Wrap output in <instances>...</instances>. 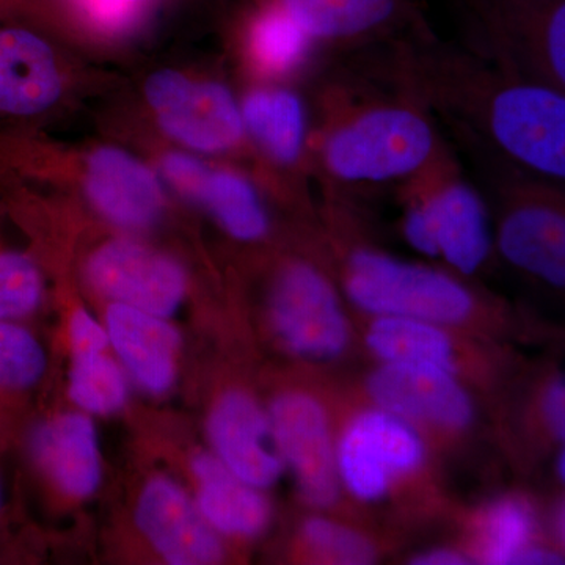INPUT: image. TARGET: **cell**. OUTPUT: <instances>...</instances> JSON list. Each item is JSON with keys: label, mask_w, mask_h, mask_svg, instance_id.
<instances>
[{"label": "cell", "mask_w": 565, "mask_h": 565, "mask_svg": "<svg viewBox=\"0 0 565 565\" xmlns=\"http://www.w3.org/2000/svg\"><path fill=\"white\" fill-rule=\"evenodd\" d=\"M377 57L463 148L565 184V93L475 47L444 43L429 28L385 44Z\"/></svg>", "instance_id": "cell-1"}, {"label": "cell", "mask_w": 565, "mask_h": 565, "mask_svg": "<svg viewBox=\"0 0 565 565\" xmlns=\"http://www.w3.org/2000/svg\"><path fill=\"white\" fill-rule=\"evenodd\" d=\"M137 526L152 548L169 564L221 563L223 545L200 512L199 505L177 482L154 478L141 490L136 509Z\"/></svg>", "instance_id": "cell-19"}, {"label": "cell", "mask_w": 565, "mask_h": 565, "mask_svg": "<svg viewBox=\"0 0 565 565\" xmlns=\"http://www.w3.org/2000/svg\"><path fill=\"white\" fill-rule=\"evenodd\" d=\"M76 2L79 3L82 10H85L87 11V14H90L92 11L98 10L99 7H103L106 0H76ZM120 2L132 7V9L139 10L141 3L148 2V0H120Z\"/></svg>", "instance_id": "cell-35"}, {"label": "cell", "mask_w": 565, "mask_h": 565, "mask_svg": "<svg viewBox=\"0 0 565 565\" xmlns=\"http://www.w3.org/2000/svg\"><path fill=\"white\" fill-rule=\"evenodd\" d=\"M192 471L196 505L218 534L253 541L269 530L274 508L264 490L237 478L215 455L193 457Z\"/></svg>", "instance_id": "cell-23"}, {"label": "cell", "mask_w": 565, "mask_h": 565, "mask_svg": "<svg viewBox=\"0 0 565 565\" xmlns=\"http://www.w3.org/2000/svg\"><path fill=\"white\" fill-rule=\"evenodd\" d=\"M65 90L50 40L20 24L0 25V118L31 120L54 109Z\"/></svg>", "instance_id": "cell-18"}, {"label": "cell", "mask_w": 565, "mask_h": 565, "mask_svg": "<svg viewBox=\"0 0 565 565\" xmlns=\"http://www.w3.org/2000/svg\"><path fill=\"white\" fill-rule=\"evenodd\" d=\"M476 51L565 93V0H471Z\"/></svg>", "instance_id": "cell-10"}, {"label": "cell", "mask_w": 565, "mask_h": 565, "mask_svg": "<svg viewBox=\"0 0 565 565\" xmlns=\"http://www.w3.org/2000/svg\"><path fill=\"white\" fill-rule=\"evenodd\" d=\"M338 386L340 381L334 382L329 392L300 385L285 386L273 394L267 412L300 500L313 511L356 520L338 476Z\"/></svg>", "instance_id": "cell-9"}, {"label": "cell", "mask_w": 565, "mask_h": 565, "mask_svg": "<svg viewBox=\"0 0 565 565\" xmlns=\"http://www.w3.org/2000/svg\"><path fill=\"white\" fill-rule=\"evenodd\" d=\"M85 189L96 210L122 228H147L161 215L163 199L154 174L118 148L93 152Z\"/></svg>", "instance_id": "cell-21"}, {"label": "cell", "mask_w": 565, "mask_h": 565, "mask_svg": "<svg viewBox=\"0 0 565 565\" xmlns=\"http://www.w3.org/2000/svg\"><path fill=\"white\" fill-rule=\"evenodd\" d=\"M550 537L565 555V493L553 505L548 520Z\"/></svg>", "instance_id": "cell-34"}, {"label": "cell", "mask_w": 565, "mask_h": 565, "mask_svg": "<svg viewBox=\"0 0 565 565\" xmlns=\"http://www.w3.org/2000/svg\"><path fill=\"white\" fill-rule=\"evenodd\" d=\"M332 217L327 264L353 313L444 323L511 344L544 332L481 280L386 250L364 207L334 202Z\"/></svg>", "instance_id": "cell-2"}, {"label": "cell", "mask_w": 565, "mask_h": 565, "mask_svg": "<svg viewBox=\"0 0 565 565\" xmlns=\"http://www.w3.org/2000/svg\"><path fill=\"white\" fill-rule=\"evenodd\" d=\"M337 467L360 522L405 539L448 523L459 501L445 462L412 424L338 386Z\"/></svg>", "instance_id": "cell-4"}, {"label": "cell", "mask_w": 565, "mask_h": 565, "mask_svg": "<svg viewBox=\"0 0 565 565\" xmlns=\"http://www.w3.org/2000/svg\"><path fill=\"white\" fill-rule=\"evenodd\" d=\"M448 523L452 541L471 564H565L564 553L546 531L541 505L525 490H503L473 504L459 503Z\"/></svg>", "instance_id": "cell-11"}, {"label": "cell", "mask_w": 565, "mask_h": 565, "mask_svg": "<svg viewBox=\"0 0 565 565\" xmlns=\"http://www.w3.org/2000/svg\"><path fill=\"white\" fill-rule=\"evenodd\" d=\"M196 200L234 239L262 243L270 233V217L262 195L247 178L233 172L207 173Z\"/></svg>", "instance_id": "cell-26"}, {"label": "cell", "mask_w": 565, "mask_h": 565, "mask_svg": "<svg viewBox=\"0 0 565 565\" xmlns=\"http://www.w3.org/2000/svg\"><path fill=\"white\" fill-rule=\"evenodd\" d=\"M463 150L492 212L498 263L565 297V184L522 172L473 148Z\"/></svg>", "instance_id": "cell-5"}, {"label": "cell", "mask_w": 565, "mask_h": 565, "mask_svg": "<svg viewBox=\"0 0 565 565\" xmlns=\"http://www.w3.org/2000/svg\"><path fill=\"white\" fill-rule=\"evenodd\" d=\"M31 0H0V11H13L28 6Z\"/></svg>", "instance_id": "cell-37"}, {"label": "cell", "mask_w": 565, "mask_h": 565, "mask_svg": "<svg viewBox=\"0 0 565 565\" xmlns=\"http://www.w3.org/2000/svg\"><path fill=\"white\" fill-rule=\"evenodd\" d=\"M163 170L170 181L192 199L199 196L200 188L210 173L196 159L184 154L167 156L163 161Z\"/></svg>", "instance_id": "cell-32"}, {"label": "cell", "mask_w": 565, "mask_h": 565, "mask_svg": "<svg viewBox=\"0 0 565 565\" xmlns=\"http://www.w3.org/2000/svg\"><path fill=\"white\" fill-rule=\"evenodd\" d=\"M364 362L429 364L478 394L492 414L522 367L514 345L416 319L355 315Z\"/></svg>", "instance_id": "cell-8"}, {"label": "cell", "mask_w": 565, "mask_h": 565, "mask_svg": "<svg viewBox=\"0 0 565 565\" xmlns=\"http://www.w3.org/2000/svg\"><path fill=\"white\" fill-rule=\"evenodd\" d=\"M70 397L88 414L110 415L120 411L128 397L125 374L106 353L73 355Z\"/></svg>", "instance_id": "cell-28"}, {"label": "cell", "mask_w": 565, "mask_h": 565, "mask_svg": "<svg viewBox=\"0 0 565 565\" xmlns=\"http://www.w3.org/2000/svg\"><path fill=\"white\" fill-rule=\"evenodd\" d=\"M433 206L437 263L481 280L498 263L492 212L449 147L433 163Z\"/></svg>", "instance_id": "cell-12"}, {"label": "cell", "mask_w": 565, "mask_h": 565, "mask_svg": "<svg viewBox=\"0 0 565 565\" xmlns=\"http://www.w3.org/2000/svg\"><path fill=\"white\" fill-rule=\"evenodd\" d=\"M207 435L214 455L247 484L267 490L285 473L269 412L247 390H230L218 397Z\"/></svg>", "instance_id": "cell-17"}, {"label": "cell", "mask_w": 565, "mask_h": 565, "mask_svg": "<svg viewBox=\"0 0 565 565\" xmlns=\"http://www.w3.org/2000/svg\"><path fill=\"white\" fill-rule=\"evenodd\" d=\"M263 322L275 348L297 362L349 373L364 363L355 313L327 263L278 264L267 282Z\"/></svg>", "instance_id": "cell-6"}, {"label": "cell", "mask_w": 565, "mask_h": 565, "mask_svg": "<svg viewBox=\"0 0 565 565\" xmlns=\"http://www.w3.org/2000/svg\"><path fill=\"white\" fill-rule=\"evenodd\" d=\"M404 542L359 520L316 511L297 527L294 548L305 563L371 565L392 556Z\"/></svg>", "instance_id": "cell-24"}, {"label": "cell", "mask_w": 565, "mask_h": 565, "mask_svg": "<svg viewBox=\"0 0 565 565\" xmlns=\"http://www.w3.org/2000/svg\"><path fill=\"white\" fill-rule=\"evenodd\" d=\"M46 371V349L32 330L18 321H0V397L32 392Z\"/></svg>", "instance_id": "cell-29"}, {"label": "cell", "mask_w": 565, "mask_h": 565, "mask_svg": "<svg viewBox=\"0 0 565 565\" xmlns=\"http://www.w3.org/2000/svg\"><path fill=\"white\" fill-rule=\"evenodd\" d=\"M555 473L557 481L565 490V446L555 455Z\"/></svg>", "instance_id": "cell-36"}, {"label": "cell", "mask_w": 565, "mask_h": 565, "mask_svg": "<svg viewBox=\"0 0 565 565\" xmlns=\"http://www.w3.org/2000/svg\"><path fill=\"white\" fill-rule=\"evenodd\" d=\"M44 278L29 253L0 245V321H22L40 310Z\"/></svg>", "instance_id": "cell-30"}, {"label": "cell", "mask_w": 565, "mask_h": 565, "mask_svg": "<svg viewBox=\"0 0 565 565\" xmlns=\"http://www.w3.org/2000/svg\"><path fill=\"white\" fill-rule=\"evenodd\" d=\"M285 14L313 43L351 55L385 46L429 28L416 0H258Z\"/></svg>", "instance_id": "cell-14"}, {"label": "cell", "mask_w": 565, "mask_h": 565, "mask_svg": "<svg viewBox=\"0 0 565 565\" xmlns=\"http://www.w3.org/2000/svg\"><path fill=\"white\" fill-rule=\"evenodd\" d=\"M145 95L163 131L185 147L225 151L243 140V110L225 85L162 70L147 81Z\"/></svg>", "instance_id": "cell-15"}, {"label": "cell", "mask_w": 565, "mask_h": 565, "mask_svg": "<svg viewBox=\"0 0 565 565\" xmlns=\"http://www.w3.org/2000/svg\"><path fill=\"white\" fill-rule=\"evenodd\" d=\"M407 564L414 565H470V557L455 541L427 546L407 557Z\"/></svg>", "instance_id": "cell-33"}, {"label": "cell", "mask_w": 565, "mask_h": 565, "mask_svg": "<svg viewBox=\"0 0 565 565\" xmlns=\"http://www.w3.org/2000/svg\"><path fill=\"white\" fill-rule=\"evenodd\" d=\"M70 340L73 355L104 352L110 341L106 327L85 310L74 311L71 316Z\"/></svg>", "instance_id": "cell-31"}, {"label": "cell", "mask_w": 565, "mask_h": 565, "mask_svg": "<svg viewBox=\"0 0 565 565\" xmlns=\"http://www.w3.org/2000/svg\"><path fill=\"white\" fill-rule=\"evenodd\" d=\"M3 509H6V494H3L2 479H0V522H2Z\"/></svg>", "instance_id": "cell-38"}, {"label": "cell", "mask_w": 565, "mask_h": 565, "mask_svg": "<svg viewBox=\"0 0 565 565\" xmlns=\"http://www.w3.org/2000/svg\"><path fill=\"white\" fill-rule=\"evenodd\" d=\"M313 40L285 14L270 9L258 10L248 24V47L263 73L286 76L299 70L310 54Z\"/></svg>", "instance_id": "cell-27"}, {"label": "cell", "mask_w": 565, "mask_h": 565, "mask_svg": "<svg viewBox=\"0 0 565 565\" xmlns=\"http://www.w3.org/2000/svg\"><path fill=\"white\" fill-rule=\"evenodd\" d=\"M344 377L364 401L412 424L445 463L467 455L489 419L473 390L429 364L364 362Z\"/></svg>", "instance_id": "cell-7"}, {"label": "cell", "mask_w": 565, "mask_h": 565, "mask_svg": "<svg viewBox=\"0 0 565 565\" xmlns=\"http://www.w3.org/2000/svg\"><path fill=\"white\" fill-rule=\"evenodd\" d=\"M163 319L117 302H111L106 313L115 352L134 381L151 394L169 392L177 379L180 334Z\"/></svg>", "instance_id": "cell-22"}, {"label": "cell", "mask_w": 565, "mask_h": 565, "mask_svg": "<svg viewBox=\"0 0 565 565\" xmlns=\"http://www.w3.org/2000/svg\"><path fill=\"white\" fill-rule=\"evenodd\" d=\"M28 452L36 473L63 497H92L102 482L98 434L92 419L65 412L40 419L28 434Z\"/></svg>", "instance_id": "cell-20"}, {"label": "cell", "mask_w": 565, "mask_h": 565, "mask_svg": "<svg viewBox=\"0 0 565 565\" xmlns=\"http://www.w3.org/2000/svg\"><path fill=\"white\" fill-rule=\"evenodd\" d=\"M319 163L334 202L359 204L394 189L449 147L433 111L393 79L373 51L351 55V70L327 96Z\"/></svg>", "instance_id": "cell-3"}, {"label": "cell", "mask_w": 565, "mask_h": 565, "mask_svg": "<svg viewBox=\"0 0 565 565\" xmlns=\"http://www.w3.org/2000/svg\"><path fill=\"white\" fill-rule=\"evenodd\" d=\"M245 131L266 158L281 169L302 161L307 145V111L300 96L288 88H256L244 98Z\"/></svg>", "instance_id": "cell-25"}, {"label": "cell", "mask_w": 565, "mask_h": 565, "mask_svg": "<svg viewBox=\"0 0 565 565\" xmlns=\"http://www.w3.org/2000/svg\"><path fill=\"white\" fill-rule=\"evenodd\" d=\"M490 433L519 467L556 455L565 446V367L523 362L490 414Z\"/></svg>", "instance_id": "cell-13"}, {"label": "cell", "mask_w": 565, "mask_h": 565, "mask_svg": "<svg viewBox=\"0 0 565 565\" xmlns=\"http://www.w3.org/2000/svg\"><path fill=\"white\" fill-rule=\"evenodd\" d=\"M87 277L111 302L159 318H169L180 308L188 288L180 264L131 241H111L93 253Z\"/></svg>", "instance_id": "cell-16"}]
</instances>
